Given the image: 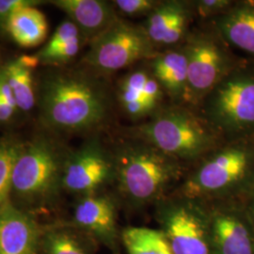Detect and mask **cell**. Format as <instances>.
Here are the masks:
<instances>
[{
	"mask_svg": "<svg viewBox=\"0 0 254 254\" xmlns=\"http://www.w3.org/2000/svg\"><path fill=\"white\" fill-rule=\"evenodd\" d=\"M154 218L173 254H212L207 203L171 193L154 204Z\"/></svg>",
	"mask_w": 254,
	"mask_h": 254,
	"instance_id": "52a82bcc",
	"label": "cell"
},
{
	"mask_svg": "<svg viewBox=\"0 0 254 254\" xmlns=\"http://www.w3.org/2000/svg\"><path fill=\"white\" fill-rule=\"evenodd\" d=\"M194 19L192 1L160 0L140 25L156 50L161 51L183 45Z\"/></svg>",
	"mask_w": 254,
	"mask_h": 254,
	"instance_id": "5bb4252c",
	"label": "cell"
},
{
	"mask_svg": "<svg viewBox=\"0 0 254 254\" xmlns=\"http://www.w3.org/2000/svg\"><path fill=\"white\" fill-rule=\"evenodd\" d=\"M197 110L225 141L254 138V61L239 62Z\"/></svg>",
	"mask_w": 254,
	"mask_h": 254,
	"instance_id": "5b68a950",
	"label": "cell"
},
{
	"mask_svg": "<svg viewBox=\"0 0 254 254\" xmlns=\"http://www.w3.org/2000/svg\"><path fill=\"white\" fill-rule=\"evenodd\" d=\"M52 3L64 10L69 20L79 29L83 40L90 43L120 18L112 2L103 0H56Z\"/></svg>",
	"mask_w": 254,
	"mask_h": 254,
	"instance_id": "2e32d148",
	"label": "cell"
},
{
	"mask_svg": "<svg viewBox=\"0 0 254 254\" xmlns=\"http://www.w3.org/2000/svg\"><path fill=\"white\" fill-rule=\"evenodd\" d=\"M157 52L141 25L120 17L90 43L82 62L91 72L107 75L148 62Z\"/></svg>",
	"mask_w": 254,
	"mask_h": 254,
	"instance_id": "ba28073f",
	"label": "cell"
},
{
	"mask_svg": "<svg viewBox=\"0 0 254 254\" xmlns=\"http://www.w3.org/2000/svg\"><path fill=\"white\" fill-rule=\"evenodd\" d=\"M184 46L189 73L187 106L197 109L240 58L234 54L218 31L208 24L192 28Z\"/></svg>",
	"mask_w": 254,
	"mask_h": 254,
	"instance_id": "8992f818",
	"label": "cell"
},
{
	"mask_svg": "<svg viewBox=\"0 0 254 254\" xmlns=\"http://www.w3.org/2000/svg\"><path fill=\"white\" fill-rule=\"evenodd\" d=\"M160 83L168 101L187 105L188 98V57L184 44L158 51L147 62Z\"/></svg>",
	"mask_w": 254,
	"mask_h": 254,
	"instance_id": "e0dca14e",
	"label": "cell"
},
{
	"mask_svg": "<svg viewBox=\"0 0 254 254\" xmlns=\"http://www.w3.org/2000/svg\"><path fill=\"white\" fill-rule=\"evenodd\" d=\"M244 207H245L246 212L249 215L251 220L253 221L254 225V185L252 188V190L248 193L246 196L245 199L242 201Z\"/></svg>",
	"mask_w": 254,
	"mask_h": 254,
	"instance_id": "f1b7e54d",
	"label": "cell"
},
{
	"mask_svg": "<svg viewBox=\"0 0 254 254\" xmlns=\"http://www.w3.org/2000/svg\"><path fill=\"white\" fill-rule=\"evenodd\" d=\"M5 26L14 42L27 48L41 45L48 31L46 16L36 7H27L14 12Z\"/></svg>",
	"mask_w": 254,
	"mask_h": 254,
	"instance_id": "ffe728a7",
	"label": "cell"
},
{
	"mask_svg": "<svg viewBox=\"0 0 254 254\" xmlns=\"http://www.w3.org/2000/svg\"><path fill=\"white\" fill-rule=\"evenodd\" d=\"M124 135L144 140L189 168L225 142L197 109L171 102L151 118L127 127Z\"/></svg>",
	"mask_w": 254,
	"mask_h": 254,
	"instance_id": "277c9868",
	"label": "cell"
},
{
	"mask_svg": "<svg viewBox=\"0 0 254 254\" xmlns=\"http://www.w3.org/2000/svg\"><path fill=\"white\" fill-rule=\"evenodd\" d=\"M192 2L195 18L206 23L225 13L235 3L233 0H194Z\"/></svg>",
	"mask_w": 254,
	"mask_h": 254,
	"instance_id": "d4e9b609",
	"label": "cell"
},
{
	"mask_svg": "<svg viewBox=\"0 0 254 254\" xmlns=\"http://www.w3.org/2000/svg\"><path fill=\"white\" fill-rule=\"evenodd\" d=\"M160 0H115L112 4L116 9L119 16L121 15L131 18L144 17L146 18L156 6Z\"/></svg>",
	"mask_w": 254,
	"mask_h": 254,
	"instance_id": "cb8c5ba5",
	"label": "cell"
},
{
	"mask_svg": "<svg viewBox=\"0 0 254 254\" xmlns=\"http://www.w3.org/2000/svg\"><path fill=\"white\" fill-rule=\"evenodd\" d=\"M78 38H83L79 29L71 20H65L56 29L49 43L45 46V48L39 54L50 53Z\"/></svg>",
	"mask_w": 254,
	"mask_h": 254,
	"instance_id": "484cf974",
	"label": "cell"
},
{
	"mask_svg": "<svg viewBox=\"0 0 254 254\" xmlns=\"http://www.w3.org/2000/svg\"><path fill=\"white\" fill-rule=\"evenodd\" d=\"M122 246L127 254H173L162 231L145 226L123 228Z\"/></svg>",
	"mask_w": 254,
	"mask_h": 254,
	"instance_id": "44dd1931",
	"label": "cell"
},
{
	"mask_svg": "<svg viewBox=\"0 0 254 254\" xmlns=\"http://www.w3.org/2000/svg\"><path fill=\"white\" fill-rule=\"evenodd\" d=\"M115 96L119 108L133 125L151 118L169 102L147 62L131 67L120 78Z\"/></svg>",
	"mask_w": 254,
	"mask_h": 254,
	"instance_id": "7c38bea8",
	"label": "cell"
},
{
	"mask_svg": "<svg viewBox=\"0 0 254 254\" xmlns=\"http://www.w3.org/2000/svg\"><path fill=\"white\" fill-rule=\"evenodd\" d=\"M14 111L15 109L11 108L6 101L0 97V121H8Z\"/></svg>",
	"mask_w": 254,
	"mask_h": 254,
	"instance_id": "f546056e",
	"label": "cell"
},
{
	"mask_svg": "<svg viewBox=\"0 0 254 254\" xmlns=\"http://www.w3.org/2000/svg\"><path fill=\"white\" fill-rule=\"evenodd\" d=\"M21 148L11 144L0 145V207L9 202L12 191L13 169Z\"/></svg>",
	"mask_w": 254,
	"mask_h": 254,
	"instance_id": "603a6c76",
	"label": "cell"
},
{
	"mask_svg": "<svg viewBox=\"0 0 254 254\" xmlns=\"http://www.w3.org/2000/svg\"><path fill=\"white\" fill-rule=\"evenodd\" d=\"M205 24L214 27L231 48L254 61V0L235 1L225 13Z\"/></svg>",
	"mask_w": 254,
	"mask_h": 254,
	"instance_id": "ac0fdd59",
	"label": "cell"
},
{
	"mask_svg": "<svg viewBox=\"0 0 254 254\" xmlns=\"http://www.w3.org/2000/svg\"><path fill=\"white\" fill-rule=\"evenodd\" d=\"M3 72L13 92L17 108L25 111L32 109L35 98L31 69L23 65L17 60L8 64Z\"/></svg>",
	"mask_w": 254,
	"mask_h": 254,
	"instance_id": "7402d4cb",
	"label": "cell"
},
{
	"mask_svg": "<svg viewBox=\"0 0 254 254\" xmlns=\"http://www.w3.org/2000/svg\"><path fill=\"white\" fill-rule=\"evenodd\" d=\"M111 154L115 195L121 206L134 212L154 207L179 186L189 170L152 144L125 135Z\"/></svg>",
	"mask_w": 254,
	"mask_h": 254,
	"instance_id": "6da1fadb",
	"label": "cell"
},
{
	"mask_svg": "<svg viewBox=\"0 0 254 254\" xmlns=\"http://www.w3.org/2000/svg\"><path fill=\"white\" fill-rule=\"evenodd\" d=\"M120 207L121 203L115 194L100 192L84 196L74 207L71 223L112 254H120L123 247L122 229L118 224Z\"/></svg>",
	"mask_w": 254,
	"mask_h": 254,
	"instance_id": "4fadbf2b",
	"label": "cell"
},
{
	"mask_svg": "<svg viewBox=\"0 0 254 254\" xmlns=\"http://www.w3.org/2000/svg\"><path fill=\"white\" fill-rule=\"evenodd\" d=\"M65 160L46 141L22 148L13 169L12 191L23 200H44L63 187Z\"/></svg>",
	"mask_w": 254,
	"mask_h": 254,
	"instance_id": "9c48e42d",
	"label": "cell"
},
{
	"mask_svg": "<svg viewBox=\"0 0 254 254\" xmlns=\"http://www.w3.org/2000/svg\"><path fill=\"white\" fill-rule=\"evenodd\" d=\"M98 244L72 223L43 230L40 254H96Z\"/></svg>",
	"mask_w": 254,
	"mask_h": 254,
	"instance_id": "d6986e66",
	"label": "cell"
},
{
	"mask_svg": "<svg viewBox=\"0 0 254 254\" xmlns=\"http://www.w3.org/2000/svg\"><path fill=\"white\" fill-rule=\"evenodd\" d=\"M43 230L10 202L0 207V254H40Z\"/></svg>",
	"mask_w": 254,
	"mask_h": 254,
	"instance_id": "9a60e30c",
	"label": "cell"
},
{
	"mask_svg": "<svg viewBox=\"0 0 254 254\" xmlns=\"http://www.w3.org/2000/svg\"><path fill=\"white\" fill-rule=\"evenodd\" d=\"M254 185V138L225 141L189 168L172 192L203 202L243 201Z\"/></svg>",
	"mask_w": 254,
	"mask_h": 254,
	"instance_id": "7a4b0ae2",
	"label": "cell"
},
{
	"mask_svg": "<svg viewBox=\"0 0 254 254\" xmlns=\"http://www.w3.org/2000/svg\"><path fill=\"white\" fill-rule=\"evenodd\" d=\"M212 254H254V225L241 201L207 203Z\"/></svg>",
	"mask_w": 254,
	"mask_h": 254,
	"instance_id": "30bf717a",
	"label": "cell"
},
{
	"mask_svg": "<svg viewBox=\"0 0 254 254\" xmlns=\"http://www.w3.org/2000/svg\"><path fill=\"white\" fill-rule=\"evenodd\" d=\"M0 97L6 101L11 108L14 109L17 108L13 92L9 87V83L7 81L3 71L0 72Z\"/></svg>",
	"mask_w": 254,
	"mask_h": 254,
	"instance_id": "83f0119b",
	"label": "cell"
},
{
	"mask_svg": "<svg viewBox=\"0 0 254 254\" xmlns=\"http://www.w3.org/2000/svg\"><path fill=\"white\" fill-rule=\"evenodd\" d=\"M40 3L35 0H0V23L5 25L14 12L27 7H36Z\"/></svg>",
	"mask_w": 254,
	"mask_h": 254,
	"instance_id": "4316f807",
	"label": "cell"
},
{
	"mask_svg": "<svg viewBox=\"0 0 254 254\" xmlns=\"http://www.w3.org/2000/svg\"><path fill=\"white\" fill-rule=\"evenodd\" d=\"M93 72L55 75L46 82L42 111L46 124L59 130L88 132L109 120L111 98L108 88Z\"/></svg>",
	"mask_w": 254,
	"mask_h": 254,
	"instance_id": "3957f363",
	"label": "cell"
},
{
	"mask_svg": "<svg viewBox=\"0 0 254 254\" xmlns=\"http://www.w3.org/2000/svg\"><path fill=\"white\" fill-rule=\"evenodd\" d=\"M114 181L112 154L92 140L65 159L63 187L80 197L100 193Z\"/></svg>",
	"mask_w": 254,
	"mask_h": 254,
	"instance_id": "8fae6325",
	"label": "cell"
}]
</instances>
